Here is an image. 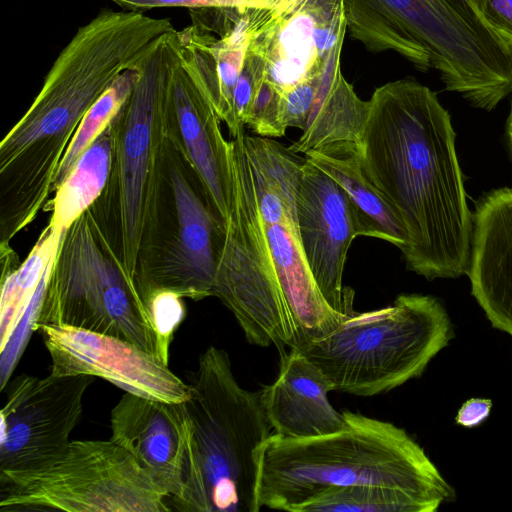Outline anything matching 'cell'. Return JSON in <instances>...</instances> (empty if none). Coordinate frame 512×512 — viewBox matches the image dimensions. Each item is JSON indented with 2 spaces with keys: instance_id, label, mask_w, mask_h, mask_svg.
Instances as JSON below:
<instances>
[{
  "instance_id": "obj_1",
  "label": "cell",
  "mask_w": 512,
  "mask_h": 512,
  "mask_svg": "<svg viewBox=\"0 0 512 512\" xmlns=\"http://www.w3.org/2000/svg\"><path fill=\"white\" fill-rule=\"evenodd\" d=\"M358 145L363 172L406 228L407 269L428 280L467 273L473 215L437 95L411 78L376 88Z\"/></svg>"
},
{
  "instance_id": "obj_2",
  "label": "cell",
  "mask_w": 512,
  "mask_h": 512,
  "mask_svg": "<svg viewBox=\"0 0 512 512\" xmlns=\"http://www.w3.org/2000/svg\"><path fill=\"white\" fill-rule=\"evenodd\" d=\"M168 18L102 9L61 50L34 101L0 143V244L46 211L58 168L89 108Z\"/></svg>"
},
{
  "instance_id": "obj_3",
  "label": "cell",
  "mask_w": 512,
  "mask_h": 512,
  "mask_svg": "<svg viewBox=\"0 0 512 512\" xmlns=\"http://www.w3.org/2000/svg\"><path fill=\"white\" fill-rule=\"evenodd\" d=\"M327 435L292 438L272 433L256 452L260 509L295 512L332 488L384 486L415 496L436 511L456 493L423 448L393 423L351 411Z\"/></svg>"
},
{
  "instance_id": "obj_4",
  "label": "cell",
  "mask_w": 512,
  "mask_h": 512,
  "mask_svg": "<svg viewBox=\"0 0 512 512\" xmlns=\"http://www.w3.org/2000/svg\"><path fill=\"white\" fill-rule=\"evenodd\" d=\"M174 32L153 40L134 62L139 71L137 82L109 122V176L88 209L141 294L155 254L166 184L165 98Z\"/></svg>"
},
{
  "instance_id": "obj_5",
  "label": "cell",
  "mask_w": 512,
  "mask_h": 512,
  "mask_svg": "<svg viewBox=\"0 0 512 512\" xmlns=\"http://www.w3.org/2000/svg\"><path fill=\"white\" fill-rule=\"evenodd\" d=\"M183 402L188 418L180 493L169 499L185 512H258L256 452L272 434L259 392L240 386L228 353L201 354Z\"/></svg>"
},
{
  "instance_id": "obj_6",
  "label": "cell",
  "mask_w": 512,
  "mask_h": 512,
  "mask_svg": "<svg viewBox=\"0 0 512 512\" xmlns=\"http://www.w3.org/2000/svg\"><path fill=\"white\" fill-rule=\"evenodd\" d=\"M453 337L450 318L430 295L401 294L384 308L347 313L330 332L296 348L334 391L373 396L419 377Z\"/></svg>"
},
{
  "instance_id": "obj_7",
  "label": "cell",
  "mask_w": 512,
  "mask_h": 512,
  "mask_svg": "<svg viewBox=\"0 0 512 512\" xmlns=\"http://www.w3.org/2000/svg\"><path fill=\"white\" fill-rule=\"evenodd\" d=\"M347 32L371 52L393 51L446 90L466 93L502 63L507 47L474 0H343Z\"/></svg>"
},
{
  "instance_id": "obj_8",
  "label": "cell",
  "mask_w": 512,
  "mask_h": 512,
  "mask_svg": "<svg viewBox=\"0 0 512 512\" xmlns=\"http://www.w3.org/2000/svg\"><path fill=\"white\" fill-rule=\"evenodd\" d=\"M31 324L114 336L164 360L147 302L88 210L63 232Z\"/></svg>"
},
{
  "instance_id": "obj_9",
  "label": "cell",
  "mask_w": 512,
  "mask_h": 512,
  "mask_svg": "<svg viewBox=\"0 0 512 512\" xmlns=\"http://www.w3.org/2000/svg\"><path fill=\"white\" fill-rule=\"evenodd\" d=\"M244 130L230 140L231 192L213 296L232 312L251 344L295 348L298 326L281 288L258 207Z\"/></svg>"
},
{
  "instance_id": "obj_10",
  "label": "cell",
  "mask_w": 512,
  "mask_h": 512,
  "mask_svg": "<svg viewBox=\"0 0 512 512\" xmlns=\"http://www.w3.org/2000/svg\"><path fill=\"white\" fill-rule=\"evenodd\" d=\"M1 511L164 512L169 498L113 440L70 441L22 471L0 472Z\"/></svg>"
},
{
  "instance_id": "obj_11",
  "label": "cell",
  "mask_w": 512,
  "mask_h": 512,
  "mask_svg": "<svg viewBox=\"0 0 512 512\" xmlns=\"http://www.w3.org/2000/svg\"><path fill=\"white\" fill-rule=\"evenodd\" d=\"M223 229L191 167L168 138L155 254L142 289L145 301L158 290L195 301L213 296Z\"/></svg>"
},
{
  "instance_id": "obj_12",
  "label": "cell",
  "mask_w": 512,
  "mask_h": 512,
  "mask_svg": "<svg viewBox=\"0 0 512 512\" xmlns=\"http://www.w3.org/2000/svg\"><path fill=\"white\" fill-rule=\"evenodd\" d=\"M95 377L20 375L1 410L0 472L30 469L59 453L83 413Z\"/></svg>"
},
{
  "instance_id": "obj_13",
  "label": "cell",
  "mask_w": 512,
  "mask_h": 512,
  "mask_svg": "<svg viewBox=\"0 0 512 512\" xmlns=\"http://www.w3.org/2000/svg\"><path fill=\"white\" fill-rule=\"evenodd\" d=\"M34 330L42 335L53 375L99 377L126 392L166 402L190 397V385L168 363L130 342L69 326L39 325Z\"/></svg>"
},
{
  "instance_id": "obj_14",
  "label": "cell",
  "mask_w": 512,
  "mask_h": 512,
  "mask_svg": "<svg viewBox=\"0 0 512 512\" xmlns=\"http://www.w3.org/2000/svg\"><path fill=\"white\" fill-rule=\"evenodd\" d=\"M301 245L326 302L346 315L353 310L354 293L342 287L352 241L365 236L358 210L346 191L328 174L304 158L296 195Z\"/></svg>"
},
{
  "instance_id": "obj_15",
  "label": "cell",
  "mask_w": 512,
  "mask_h": 512,
  "mask_svg": "<svg viewBox=\"0 0 512 512\" xmlns=\"http://www.w3.org/2000/svg\"><path fill=\"white\" fill-rule=\"evenodd\" d=\"M165 118L169 141L191 167L209 206L224 225L231 192L230 141L222 134V121L213 105L181 60L175 33Z\"/></svg>"
},
{
  "instance_id": "obj_16",
  "label": "cell",
  "mask_w": 512,
  "mask_h": 512,
  "mask_svg": "<svg viewBox=\"0 0 512 512\" xmlns=\"http://www.w3.org/2000/svg\"><path fill=\"white\" fill-rule=\"evenodd\" d=\"M252 7L214 8L206 15L205 29L191 24L175 30L181 60L231 137L244 130L235 120L233 93L250 43Z\"/></svg>"
},
{
  "instance_id": "obj_17",
  "label": "cell",
  "mask_w": 512,
  "mask_h": 512,
  "mask_svg": "<svg viewBox=\"0 0 512 512\" xmlns=\"http://www.w3.org/2000/svg\"><path fill=\"white\" fill-rule=\"evenodd\" d=\"M111 440L126 449L169 497L181 490L188 418L182 403L126 392L111 411Z\"/></svg>"
},
{
  "instance_id": "obj_18",
  "label": "cell",
  "mask_w": 512,
  "mask_h": 512,
  "mask_svg": "<svg viewBox=\"0 0 512 512\" xmlns=\"http://www.w3.org/2000/svg\"><path fill=\"white\" fill-rule=\"evenodd\" d=\"M467 274L492 327L512 337V188L493 190L477 203Z\"/></svg>"
},
{
  "instance_id": "obj_19",
  "label": "cell",
  "mask_w": 512,
  "mask_h": 512,
  "mask_svg": "<svg viewBox=\"0 0 512 512\" xmlns=\"http://www.w3.org/2000/svg\"><path fill=\"white\" fill-rule=\"evenodd\" d=\"M281 353L277 379L260 391L261 401L273 433L309 438L337 432L345 417L330 404L334 391L329 378L299 349Z\"/></svg>"
},
{
  "instance_id": "obj_20",
  "label": "cell",
  "mask_w": 512,
  "mask_h": 512,
  "mask_svg": "<svg viewBox=\"0 0 512 512\" xmlns=\"http://www.w3.org/2000/svg\"><path fill=\"white\" fill-rule=\"evenodd\" d=\"M362 100L344 78L341 64L331 67L316 93L302 135L290 147L293 153H333L357 146L367 118Z\"/></svg>"
},
{
  "instance_id": "obj_21",
  "label": "cell",
  "mask_w": 512,
  "mask_h": 512,
  "mask_svg": "<svg viewBox=\"0 0 512 512\" xmlns=\"http://www.w3.org/2000/svg\"><path fill=\"white\" fill-rule=\"evenodd\" d=\"M358 148L327 154L309 151L305 158L332 177L348 194L361 217L366 237L387 241L402 251L406 228L385 196L362 170Z\"/></svg>"
},
{
  "instance_id": "obj_22",
  "label": "cell",
  "mask_w": 512,
  "mask_h": 512,
  "mask_svg": "<svg viewBox=\"0 0 512 512\" xmlns=\"http://www.w3.org/2000/svg\"><path fill=\"white\" fill-rule=\"evenodd\" d=\"M62 234L63 232L47 224L22 263L18 262V256L10 244L0 245L2 352L29 313L35 293L46 268L55 256Z\"/></svg>"
},
{
  "instance_id": "obj_23",
  "label": "cell",
  "mask_w": 512,
  "mask_h": 512,
  "mask_svg": "<svg viewBox=\"0 0 512 512\" xmlns=\"http://www.w3.org/2000/svg\"><path fill=\"white\" fill-rule=\"evenodd\" d=\"M111 157L112 138L108 124L54 191L46 207L51 212L48 225L64 232L94 204L106 185Z\"/></svg>"
},
{
  "instance_id": "obj_24",
  "label": "cell",
  "mask_w": 512,
  "mask_h": 512,
  "mask_svg": "<svg viewBox=\"0 0 512 512\" xmlns=\"http://www.w3.org/2000/svg\"><path fill=\"white\" fill-rule=\"evenodd\" d=\"M295 512H435L427 502L401 490L356 485L324 490Z\"/></svg>"
},
{
  "instance_id": "obj_25",
  "label": "cell",
  "mask_w": 512,
  "mask_h": 512,
  "mask_svg": "<svg viewBox=\"0 0 512 512\" xmlns=\"http://www.w3.org/2000/svg\"><path fill=\"white\" fill-rule=\"evenodd\" d=\"M134 62L115 78L84 115L58 168L54 191L65 180L83 152L109 124L130 95L139 77V71Z\"/></svg>"
},
{
  "instance_id": "obj_26",
  "label": "cell",
  "mask_w": 512,
  "mask_h": 512,
  "mask_svg": "<svg viewBox=\"0 0 512 512\" xmlns=\"http://www.w3.org/2000/svg\"><path fill=\"white\" fill-rule=\"evenodd\" d=\"M183 299L178 294L167 290L154 291L147 298V304L159 335L162 355L166 362L169 358L170 339L185 314Z\"/></svg>"
},
{
  "instance_id": "obj_27",
  "label": "cell",
  "mask_w": 512,
  "mask_h": 512,
  "mask_svg": "<svg viewBox=\"0 0 512 512\" xmlns=\"http://www.w3.org/2000/svg\"><path fill=\"white\" fill-rule=\"evenodd\" d=\"M124 11L143 13L155 8L182 7L189 10L205 8L265 6L273 1L263 0H111Z\"/></svg>"
},
{
  "instance_id": "obj_28",
  "label": "cell",
  "mask_w": 512,
  "mask_h": 512,
  "mask_svg": "<svg viewBox=\"0 0 512 512\" xmlns=\"http://www.w3.org/2000/svg\"><path fill=\"white\" fill-rule=\"evenodd\" d=\"M482 17L512 50V0H474Z\"/></svg>"
},
{
  "instance_id": "obj_29",
  "label": "cell",
  "mask_w": 512,
  "mask_h": 512,
  "mask_svg": "<svg viewBox=\"0 0 512 512\" xmlns=\"http://www.w3.org/2000/svg\"><path fill=\"white\" fill-rule=\"evenodd\" d=\"M492 401L486 398H471L464 402L458 410L455 422L466 428L480 425L490 415Z\"/></svg>"
},
{
  "instance_id": "obj_30",
  "label": "cell",
  "mask_w": 512,
  "mask_h": 512,
  "mask_svg": "<svg viewBox=\"0 0 512 512\" xmlns=\"http://www.w3.org/2000/svg\"><path fill=\"white\" fill-rule=\"evenodd\" d=\"M506 132H507L509 146H510V149L512 152V103H511L510 113H509V116L507 119Z\"/></svg>"
},
{
  "instance_id": "obj_31",
  "label": "cell",
  "mask_w": 512,
  "mask_h": 512,
  "mask_svg": "<svg viewBox=\"0 0 512 512\" xmlns=\"http://www.w3.org/2000/svg\"><path fill=\"white\" fill-rule=\"evenodd\" d=\"M263 1H273V0H263Z\"/></svg>"
}]
</instances>
